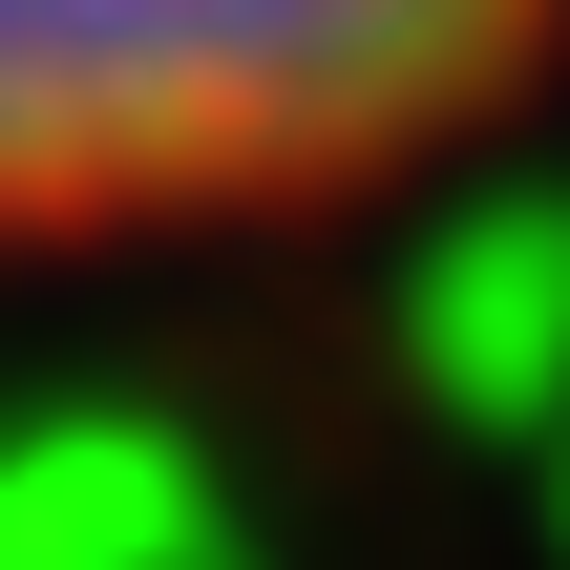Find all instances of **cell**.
<instances>
[{
    "mask_svg": "<svg viewBox=\"0 0 570 570\" xmlns=\"http://www.w3.org/2000/svg\"><path fill=\"white\" fill-rule=\"evenodd\" d=\"M550 63L570 0H0V254L360 212Z\"/></svg>",
    "mask_w": 570,
    "mask_h": 570,
    "instance_id": "cell-1",
    "label": "cell"
}]
</instances>
